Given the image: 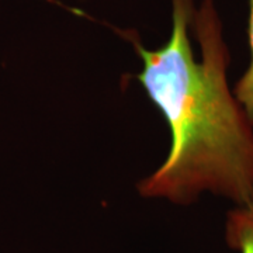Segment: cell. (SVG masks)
Segmentation results:
<instances>
[{"label":"cell","instance_id":"cell-3","mask_svg":"<svg viewBox=\"0 0 253 253\" xmlns=\"http://www.w3.org/2000/svg\"><path fill=\"white\" fill-rule=\"evenodd\" d=\"M249 45H251V65L244 73V76L238 81L234 87V94L244 107L246 116L253 126V0H249Z\"/></svg>","mask_w":253,"mask_h":253},{"label":"cell","instance_id":"cell-2","mask_svg":"<svg viewBox=\"0 0 253 253\" xmlns=\"http://www.w3.org/2000/svg\"><path fill=\"white\" fill-rule=\"evenodd\" d=\"M225 241L239 253H253V203L236 206L226 214Z\"/></svg>","mask_w":253,"mask_h":253},{"label":"cell","instance_id":"cell-1","mask_svg":"<svg viewBox=\"0 0 253 253\" xmlns=\"http://www.w3.org/2000/svg\"><path fill=\"white\" fill-rule=\"evenodd\" d=\"M172 1V33L161 48L132 45L141 82L172 134L166 161L136 184L145 199L190 204L212 193L253 203V126L228 84L229 49L214 0Z\"/></svg>","mask_w":253,"mask_h":253}]
</instances>
